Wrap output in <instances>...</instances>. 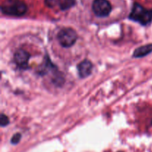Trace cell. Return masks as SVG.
Here are the masks:
<instances>
[{
    "mask_svg": "<svg viewBox=\"0 0 152 152\" xmlns=\"http://www.w3.org/2000/svg\"><path fill=\"white\" fill-rule=\"evenodd\" d=\"M27 10L26 4L22 0H4L1 6V12L7 16H23Z\"/></svg>",
    "mask_w": 152,
    "mask_h": 152,
    "instance_id": "1",
    "label": "cell"
},
{
    "mask_svg": "<svg viewBox=\"0 0 152 152\" xmlns=\"http://www.w3.org/2000/svg\"><path fill=\"white\" fill-rule=\"evenodd\" d=\"M129 19L142 25H147L152 21V9H146L139 3H134Z\"/></svg>",
    "mask_w": 152,
    "mask_h": 152,
    "instance_id": "2",
    "label": "cell"
},
{
    "mask_svg": "<svg viewBox=\"0 0 152 152\" xmlns=\"http://www.w3.org/2000/svg\"><path fill=\"white\" fill-rule=\"evenodd\" d=\"M57 39L59 44L62 47L70 48L74 45L77 42V34L72 28H62L58 33Z\"/></svg>",
    "mask_w": 152,
    "mask_h": 152,
    "instance_id": "3",
    "label": "cell"
},
{
    "mask_svg": "<svg viewBox=\"0 0 152 152\" xmlns=\"http://www.w3.org/2000/svg\"><path fill=\"white\" fill-rule=\"evenodd\" d=\"M111 4L108 0H94L92 10L98 17H106L111 12Z\"/></svg>",
    "mask_w": 152,
    "mask_h": 152,
    "instance_id": "4",
    "label": "cell"
},
{
    "mask_svg": "<svg viewBox=\"0 0 152 152\" xmlns=\"http://www.w3.org/2000/svg\"><path fill=\"white\" fill-rule=\"evenodd\" d=\"M30 56L31 55L26 50H23V49H19L15 53L14 56H13V61L19 69H28L29 68L28 61H29Z\"/></svg>",
    "mask_w": 152,
    "mask_h": 152,
    "instance_id": "5",
    "label": "cell"
},
{
    "mask_svg": "<svg viewBox=\"0 0 152 152\" xmlns=\"http://www.w3.org/2000/svg\"><path fill=\"white\" fill-rule=\"evenodd\" d=\"M77 70L80 78H86L91 74L93 70V64L91 61L85 59L79 64L77 66Z\"/></svg>",
    "mask_w": 152,
    "mask_h": 152,
    "instance_id": "6",
    "label": "cell"
},
{
    "mask_svg": "<svg viewBox=\"0 0 152 152\" xmlns=\"http://www.w3.org/2000/svg\"><path fill=\"white\" fill-rule=\"evenodd\" d=\"M152 52V43L151 44L145 45L141 46L138 48L135 49L134 51L133 56L135 58H141L147 56Z\"/></svg>",
    "mask_w": 152,
    "mask_h": 152,
    "instance_id": "7",
    "label": "cell"
},
{
    "mask_svg": "<svg viewBox=\"0 0 152 152\" xmlns=\"http://www.w3.org/2000/svg\"><path fill=\"white\" fill-rule=\"evenodd\" d=\"M76 0H59V7L62 10H68L75 4Z\"/></svg>",
    "mask_w": 152,
    "mask_h": 152,
    "instance_id": "8",
    "label": "cell"
},
{
    "mask_svg": "<svg viewBox=\"0 0 152 152\" xmlns=\"http://www.w3.org/2000/svg\"><path fill=\"white\" fill-rule=\"evenodd\" d=\"M9 123H10V120H9L8 117L5 114L1 113V116H0V124H1V127L7 126L9 124Z\"/></svg>",
    "mask_w": 152,
    "mask_h": 152,
    "instance_id": "9",
    "label": "cell"
},
{
    "mask_svg": "<svg viewBox=\"0 0 152 152\" xmlns=\"http://www.w3.org/2000/svg\"><path fill=\"white\" fill-rule=\"evenodd\" d=\"M21 138H22V134H21L19 133L15 134L12 137L11 140H10V142H11L13 145H16V144H17L18 142L20 141Z\"/></svg>",
    "mask_w": 152,
    "mask_h": 152,
    "instance_id": "10",
    "label": "cell"
},
{
    "mask_svg": "<svg viewBox=\"0 0 152 152\" xmlns=\"http://www.w3.org/2000/svg\"><path fill=\"white\" fill-rule=\"evenodd\" d=\"M45 3L48 7H51L53 6H54L55 0H45Z\"/></svg>",
    "mask_w": 152,
    "mask_h": 152,
    "instance_id": "11",
    "label": "cell"
},
{
    "mask_svg": "<svg viewBox=\"0 0 152 152\" xmlns=\"http://www.w3.org/2000/svg\"><path fill=\"white\" fill-rule=\"evenodd\" d=\"M119 152H122V151H119Z\"/></svg>",
    "mask_w": 152,
    "mask_h": 152,
    "instance_id": "12",
    "label": "cell"
}]
</instances>
